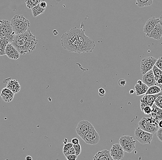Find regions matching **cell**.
Wrapping results in <instances>:
<instances>
[{
	"instance_id": "obj_1",
	"label": "cell",
	"mask_w": 162,
	"mask_h": 160,
	"mask_svg": "<svg viewBox=\"0 0 162 160\" xmlns=\"http://www.w3.org/2000/svg\"><path fill=\"white\" fill-rule=\"evenodd\" d=\"M63 48L70 52L81 53L92 52L95 48L94 41L85 34V30L73 27L62 35Z\"/></svg>"
},
{
	"instance_id": "obj_2",
	"label": "cell",
	"mask_w": 162,
	"mask_h": 160,
	"mask_svg": "<svg viewBox=\"0 0 162 160\" xmlns=\"http://www.w3.org/2000/svg\"><path fill=\"white\" fill-rule=\"evenodd\" d=\"M38 40L36 37L28 29L26 32L15 35L12 44L19 51L20 55L30 54L36 48Z\"/></svg>"
},
{
	"instance_id": "obj_3",
	"label": "cell",
	"mask_w": 162,
	"mask_h": 160,
	"mask_svg": "<svg viewBox=\"0 0 162 160\" xmlns=\"http://www.w3.org/2000/svg\"><path fill=\"white\" fill-rule=\"evenodd\" d=\"M10 23L15 35L24 33L30 27L29 21L24 15H15Z\"/></svg>"
},
{
	"instance_id": "obj_4",
	"label": "cell",
	"mask_w": 162,
	"mask_h": 160,
	"mask_svg": "<svg viewBox=\"0 0 162 160\" xmlns=\"http://www.w3.org/2000/svg\"><path fill=\"white\" fill-rule=\"evenodd\" d=\"M159 119L151 117L150 118L143 117L139 122V126L140 129L146 132L154 134L159 129Z\"/></svg>"
},
{
	"instance_id": "obj_5",
	"label": "cell",
	"mask_w": 162,
	"mask_h": 160,
	"mask_svg": "<svg viewBox=\"0 0 162 160\" xmlns=\"http://www.w3.org/2000/svg\"><path fill=\"white\" fill-rule=\"evenodd\" d=\"M15 36L10 22L5 20H0V39L5 37L11 43L14 40Z\"/></svg>"
},
{
	"instance_id": "obj_6",
	"label": "cell",
	"mask_w": 162,
	"mask_h": 160,
	"mask_svg": "<svg viewBox=\"0 0 162 160\" xmlns=\"http://www.w3.org/2000/svg\"><path fill=\"white\" fill-rule=\"evenodd\" d=\"M153 137V134L146 132L139 127L137 128L135 131V138L142 144H151Z\"/></svg>"
},
{
	"instance_id": "obj_7",
	"label": "cell",
	"mask_w": 162,
	"mask_h": 160,
	"mask_svg": "<svg viewBox=\"0 0 162 160\" xmlns=\"http://www.w3.org/2000/svg\"><path fill=\"white\" fill-rule=\"evenodd\" d=\"M136 141L132 137L123 135L119 139V144L124 151L129 153L132 152L136 148Z\"/></svg>"
},
{
	"instance_id": "obj_8",
	"label": "cell",
	"mask_w": 162,
	"mask_h": 160,
	"mask_svg": "<svg viewBox=\"0 0 162 160\" xmlns=\"http://www.w3.org/2000/svg\"><path fill=\"white\" fill-rule=\"evenodd\" d=\"M93 128L94 127L90 122L87 120H83L78 123L76 131L77 134L80 137H82Z\"/></svg>"
},
{
	"instance_id": "obj_9",
	"label": "cell",
	"mask_w": 162,
	"mask_h": 160,
	"mask_svg": "<svg viewBox=\"0 0 162 160\" xmlns=\"http://www.w3.org/2000/svg\"><path fill=\"white\" fill-rule=\"evenodd\" d=\"M157 59L152 56L145 57L141 60L140 62V70L141 73L143 75L146 73L152 70L155 65Z\"/></svg>"
},
{
	"instance_id": "obj_10",
	"label": "cell",
	"mask_w": 162,
	"mask_h": 160,
	"mask_svg": "<svg viewBox=\"0 0 162 160\" xmlns=\"http://www.w3.org/2000/svg\"><path fill=\"white\" fill-rule=\"evenodd\" d=\"M81 138L86 144L90 145L97 144L100 140V136L94 128H92L90 132Z\"/></svg>"
},
{
	"instance_id": "obj_11",
	"label": "cell",
	"mask_w": 162,
	"mask_h": 160,
	"mask_svg": "<svg viewBox=\"0 0 162 160\" xmlns=\"http://www.w3.org/2000/svg\"><path fill=\"white\" fill-rule=\"evenodd\" d=\"M110 152L113 160H121L125 155V151L119 144H113Z\"/></svg>"
},
{
	"instance_id": "obj_12",
	"label": "cell",
	"mask_w": 162,
	"mask_h": 160,
	"mask_svg": "<svg viewBox=\"0 0 162 160\" xmlns=\"http://www.w3.org/2000/svg\"><path fill=\"white\" fill-rule=\"evenodd\" d=\"M3 83L7 84L6 87L10 90L14 94L19 93L21 90V86L17 80H12L11 78H9L4 80Z\"/></svg>"
},
{
	"instance_id": "obj_13",
	"label": "cell",
	"mask_w": 162,
	"mask_h": 160,
	"mask_svg": "<svg viewBox=\"0 0 162 160\" xmlns=\"http://www.w3.org/2000/svg\"><path fill=\"white\" fill-rule=\"evenodd\" d=\"M5 55L10 59L17 60L19 58L20 55L19 51L12 44L9 43L5 48Z\"/></svg>"
},
{
	"instance_id": "obj_14",
	"label": "cell",
	"mask_w": 162,
	"mask_h": 160,
	"mask_svg": "<svg viewBox=\"0 0 162 160\" xmlns=\"http://www.w3.org/2000/svg\"><path fill=\"white\" fill-rule=\"evenodd\" d=\"M159 22L158 18L156 19L155 17H152L149 19L145 24L143 28V32L146 35H148L151 31L153 29L156 25Z\"/></svg>"
},
{
	"instance_id": "obj_15",
	"label": "cell",
	"mask_w": 162,
	"mask_h": 160,
	"mask_svg": "<svg viewBox=\"0 0 162 160\" xmlns=\"http://www.w3.org/2000/svg\"><path fill=\"white\" fill-rule=\"evenodd\" d=\"M146 36L149 38H153L155 40H159L162 37V27L161 24L158 22L153 29L148 35H146Z\"/></svg>"
},
{
	"instance_id": "obj_16",
	"label": "cell",
	"mask_w": 162,
	"mask_h": 160,
	"mask_svg": "<svg viewBox=\"0 0 162 160\" xmlns=\"http://www.w3.org/2000/svg\"><path fill=\"white\" fill-rule=\"evenodd\" d=\"M143 82L148 87L155 85V80L152 70H150L143 75Z\"/></svg>"
},
{
	"instance_id": "obj_17",
	"label": "cell",
	"mask_w": 162,
	"mask_h": 160,
	"mask_svg": "<svg viewBox=\"0 0 162 160\" xmlns=\"http://www.w3.org/2000/svg\"><path fill=\"white\" fill-rule=\"evenodd\" d=\"M162 95V91L159 92L158 94H155V95H146L145 94L143 98L140 99V101L144 103L146 105L152 107L153 104L154 103L156 99L158 96Z\"/></svg>"
},
{
	"instance_id": "obj_18",
	"label": "cell",
	"mask_w": 162,
	"mask_h": 160,
	"mask_svg": "<svg viewBox=\"0 0 162 160\" xmlns=\"http://www.w3.org/2000/svg\"><path fill=\"white\" fill-rule=\"evenodd\" d=\"M14 94L13 92L8 88H3L1 92V96L2 99L6 102H9L12 101L14 97Z\"/></svg>"
},
{
	"instance_id": "obj_19",
	"label": "cell",
	"mask_w": 162,
	"mask_h": 160,
	"mask_svg": "<svg viewBox=\"0 0 162 160\" xmlns=\"http://www.w3.org/2000/svg\"><path fill=\"white\" fill-rule=\"evenodd\" d=\"M93 159L94 160H113L109 151L107 150L98 152Z\"/></svg>"
},
{
	"instance_id": "obj_20",
	"label": "cell",
	"mask_w": 162,
	"mask_h": 160,
	"mask_svg": "<svg viewBox=\"0 0 162 160\" xmlns=\"http://www.w3.org/2000/svg\"><path fill=\"white\" fill-rule=\"evenodd\" d=\"M148 88L149 87L144 83L142 84H139L136 83L135 86L136 95L137 96L144 95L147 91Z\"/></svg>"
},
{
	"instance_id": "obj_21",
	"label": "cell",
	"mask_w": 162,
	"mask_h": 160,
	"mask_svg": "<svg viewBox=\"0 0 162 160\" xmlns=\"http://www.w3.org/2000/svg\"><path fill=\"white\" fill-rule=\"evenodd\" d=\"M152 108V112L150 114V116L154 118L157 119L159 120L162 119V109L154 104H153Z\"/></svg>"
},
{
	"instance_id": "obj_22",
	"label": "cell",
	"mask_w": 162,
	"mask_h": 160,
	"mask_svg": "<svg viewBox=\"0 0 162 160\" xmlns=\"http://www.w3.org/2000/svg\"><path fill=\"white\" fill-rule=\"evenodd\" d=\"M9 43L7 38L5 37L0 39V56H3L5 55V48L6 46Z\"/></svg>"
},
{
	"instance_id": "obj_23",
	"label": "cell",
	"mask_w": 162,
	"mask_h": 160,
	"mask_svg": "<svg viewBox=\"0 0 162 160\" xmlns=\"http://www.w3.org/2000/svg\"><path fill=\"white\" fill-rule=\"evenodd\" d=\"M162 91L161 88L157 85H154L150 86L148 88L145 94L146 95H155L158 94Z\"/></svg>"
},
{
	"instance_id": "obj_24",
	"label": "cell",
	"mask_w": 162,
	"mask_h": 160,
	"mask_svg": "<svg viewBox=\"0 0 162 160\" xmlns=\"http://www.w3.org/2000/svg\"><path fill=\"white\" fill-rule=\"evenodd\" d=\"M32 10V15L33 17H37L38 15L40 14H43L44 12L46 10V9L42 8L40 7L39 4L35 6L34 8L31 9Z\"/></svg>"
},
{
	"instance_id": "obj_25",
	"label": "cell",
	"mask_w": 162,
	"mask_h": 160,
	"mask_svg": "<svg viewBox=\"0 0 162 160\" xmlns=\"http://www.w3.org/2000/svg\"><path fill=\"white\" fill-rule=\"evenodd\" d=\"M153 0H136V4L139 8L148 7L153 3Z\"/></svg>"
},
{
	"instance_id": "obj_26",
	"label": "cell",
	"mask_w": 162,
	"mask_h": 160,
	"mask_svg": "<svg viewBox=\"0 0 162 160\" xmlns=\"http://www.w3.org/2000/svg\"><path fill=\"white\" fill-rule=\"evenodd\" d=\"M42 0H25L26 5L29 9H32L39 4Z\"/></svg>"
},
{
	"instance_id": "obj_27",
	"label": "cell",
	"mask_w": 162,
	"mask_h": 160,
	"mask_svg": "<svg viewBox=\"0 0 162 160\" xmlns=\"http://www.w3.org/2000/svg\"><path fill=\"white\" fill-rule=\"evenodd\" d=\"M152 71H153V73L155 80L157 79L162 76V70L157 67L155 65L152 68Z\"/></svg>"
},
{
	"instance_id": "obj_28",
	"label": "cell",
	"mask_w": 162,
	"mask_h": 160,
	"mask_svg": "<svg viewBox=\"0 0 162 160\" xmlns=\"http://www.w3.org/2000/svg\"><path fill=\"white\" fill-rule=\"evenodd\" d=\"M152 107L148 106V105H146V106H145V107L144 108L142 111L145 115H150L151 112H152Z\"/></svg>"
},
{
	"instance_id": "obj_29",
	"label": "cell",
	"mask_w": 162,
	"mask_h": 160,
	"mask_svg": "<svg viewBox=\"0 0 162 160\" xmlns=\"http://www.w3.org/2000/svg\"><path fill=\"white\" fill-rule=\"evenodd\" d=\"M73 147L74 148L75 151V154L77 156H78L81 153V146L79 144H73Z\"/></svg>"
},
{
	"instance_id": "obj_30",
	"label": "cell",
	"mask_w": 162,
	"mask_h": 160,
	"mask_svg": "<svg viewBox=\"0 0 162 160\" xmlns=\"http://www.w3.org/2000/svg\"><path fill=\"white\" fill-rule=\"evenodd\" d=\"M73 145V144L72 143H68L65 144L64 146L63 149V153L67 151L70 148L72 147Z\"/></svg>"
},
{
	"instance_id": "obj_31",
	"label": "cell",
	"mask_w": 162,
	"mask_h": 160,
	"mask_svg": "<svg viewBox=\"0 0 162 160\" xmlns=\"http://www.w3.org/2000/svg\"><path fill=\"white\" fill-rule=\"evenodd\" d=\"M155 65L162 71V56L159 57L156 62Z\"/></svg>"
},
{
	"instance_id": "obj_32",
	"label": "cell",
	"mask_w": 162,
	"mask_h": 160,
	"mask_svg": "<svg viewBox=\"0 0 162 160\" xmlns=\"http://www.w3.org/2000/svg\"><path fill=\"white\" fill-rule=\"evenodd\" d=\"M72 154H75V151L74 148L73 147H72L69 150H68L67 151L64 153V155L65 156H66V155Z\"/></svg>"
},
{
	"instance_id": "obj_33",
	"label": "cell",
	"mask_w": 162,
	"mask_h": 160,
	"mask_svg": "<svg viewBox=\"0 0 162 160\" xmlns=\"http://www.w3.org/2000/svg\"><path fill=\"white\" fill-rule=\"evenodd\" d=\"M162 103V95L158 96L155 101L154 104H155L156 106H158L159 104Z\"/></svg>"
},
{
	"instance_id": "obj_34",
	"label": "cell",
	"mask_w": 162,
	"mask_h": 160,
	"mask_svg": "<svg viewBox=\"0 0 162 160\" xmlns=\"http://www.w3.org/2000/svg\"><path fill=\"white\" fill-rule=\"evenodd\" d=\"M77 155L76 154L69 155L65 156L67 160H76L77 158Z\"/></svg>"
},
{
	"instance_id": "obj_35",
	"label": "cell",
	"mask_w": 162,
	"mask_h": 160,
	"mask_svg": "<svg viewBox=\"0 0 162 160\" xmlns=\"http://www.w3.org/2000/svg\"><path fill=\"white\" fill-rule=\"evenodd\" d=\"M157 133V136L158 139L162 142V128H159Z\"/></svg>"
},
{
	"instance_id": "obj_36",
	"label": "cell",
	"mask_w": 162,
	"mask_h": 160,
	"mask_svg": "<svg viewBox=\"0 0 162 160\" xmlns=\"http://www.w3.org/2000/svg\"><path fill=\"white\" fill-rule=\"evenodd\" d=\"M118 84L120 87H124L126 84V81L124 79H120L118 82Z\"/></svg>"
},
{
	"instance_id": "obj_37",
	"label": "cell",
	"mask_w": 162,
	"mask_h": 160,
	"mask_svg": "<svg viewBox=\"0 0 162 160\" xmlns=\"http://www.w3.org/2000/svg\"><path fill=\"white\" fill-rule=\"evenodd\" d=\"M98 94H99L100 97H104L105 96V94H106V91L103 88H100L99 89V91H98Z\"/></svg>"
},
{
	"instance_id": "obj_38",
	"label": "cell",
	"mask_w": 162,
	"mask_h": 160,
	"mask_svg": "<svg viewBox=\"0 0 162 160\" xmlns=\"http://www.w3.org/2000/svg\"><path fill=\"white\" fill-rule=\"evenodd\" d=\"M72 143L73 144H79V140L78 138L76 137L72 138Z\"/></svg>"
},
{
	"instance_id": "obj_39",
	"label": "cell",
	"mask_w": 162,
	"mask_h": 160,
	"mask_svg": "<svg viewBox=\"0 0 162 160\" xmlns=\"http://www.w3.org/2000/svg\"><path fill=\"white\" fill-rule=\"evenodd\" d=\"M40 7L42 8H44V9H46V7H47V3L45 2H40V3L39 4Z\"/></svg>"
},
{
	"instance_id": "obj_40",
	"label": "cell",
	"mask_w": 162,
	"mask_h": 160,
	"mask_svg": "<svg viewBox=\"0 0 162 160\" xmlns=\"http://www.w3.org/2000/svg\"><path fill=\"white\" fill-rule=\"evenodd\" d=\"M158 126L159 128H162V119L159 120L158 122Z\"/></svg>"
},
{
	"instance_id": "obj_41",
	"label": "cell",
	"mask_w": 162,
	"mask_h": 160,
	"mask_svg": "<svg viewBox=\"0 0 162 160\" xmlns=\"http://www.w3.org/2000/svg\"><path fill=\"white\" fill-rule=\"evenodd\" d=\"M158 19H159V23L161 24L162 27V15L160 16Z\"/></svg>"
},
{
	"instance_id": "obj_42",
	"label": "cell",
	"mask_w": 162,
	"mask_h": 160,
	"mask_svg": "<svg viewBox=\"0 0 162 160\" xmlns=\"http://www.w3.org/2000/svg\"><path fill=\"white\" fill-rule=\"evenodd\" d=\"M26 160H32V157H31V156H29V155H28V156H27L26 157Z\"/></svg>"
},
{
	"instance_id": "obj_43",
	"label": "cell",
	"mask_w": 162,
	"mask_h": 160,
	"mask_svg": "<svg viewBox=\"0 0 162 160\" xmlns=\"http://www.w3.org/2000/svg\"><path fill=\"white\" fill-rule=\"evenodd\" d=\"M143 83V81L141 80H138L137 82V84H142Z\"/></svg>"
},
{
	"instance_id": "obj_44",
	"label": "cell",
	"mask_w": 162,
	"mask_h": 160,
	"mask_svg": "<svg viewBox=\"0 0 162 160\" xmlns=\"http://www.w3.org/2000/svg\"><path fill=\"white\" fill-rule=\"evenodd\" d=\"M134 92H135V91H134V90L131 89L130 90V91H129V94H134Z\"/></svg>"
}]
</instances>
